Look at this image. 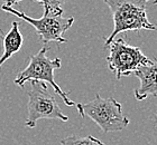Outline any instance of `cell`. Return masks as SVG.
Here are the masks:
<instances>
[{
	"label": "cell",
	"instance_id": "6da1fadb",
	"mask_svg": "<svg viewBox=\"0 0 157 145\" xmlns=\"http://www.w3.org/2000/svg\"><path fill=\"white\" fill-rule=\"evenodd\" d=\"M112 13L113 30L105 39V46L120 32L157 30V25L148 20L146 3L149 0H103Z\"/></svg>",
	"mask_w": 157,
	"mask_h": 145
},
{
	"label": "cell",
	"instance_id": "7a4b0ae2",
	"mask_svg": "<svg viewBox=\"0 0 157 145\" xmlns=\"http://www.w3.org/2000/svg\"><path fill=\"white\" fill-rule=\"evenodd\" d=\"M78 114L97 123L103 133L120 132L129 125V118L122 113L121 104L113 97L103 98L99 94L88 103L75 104Z\"/></svg>",
	"mask_w": 157,
	"mask_h": 145
},
{
	"label": "cell",
	"instance_id": "3957f363",
	"mask_svg": "<svg viewBox=\"0 0 157 145\" xmlns=\"http://www.w3.org/2000/svg\"><path fill=\"white\" fill-rule=\"evenodd\" d=\"M1 9L25 20L27 24L33 26L44 44L51 42H66L67 40L63 37V34L69 30L74 23L73 17H63V9L52 10L46 6H44V15L39 19L32 18L23 11L15 9L13 6H7L5 3L1 6Z\"/></svg>",
	"mask_w": 157,
	"mask_h": 145
},
{
	"label": "cell",
	"instance_id": "277c9868",
	"mask_svg": "<svg viewBox=\"0 0 157 145\" xmlns=\"http://www.w3.org/2000/svg\"><path fill=\"white\" fill-rule=\"evenodd\" d=\"M47 53V47H43L36 55H33L29 57V64L27 67L19 71L17 74L13 83L23 88L25 83L30 81H38L43 82L47 85H51L53 89L57 95H59L65 105L67 106H74L75 103L72 100H70L67 94L56 84L54 79V71L56 69H59L62 66V60L59 58H54L49 59L46 55Z\"/></svg>",
	"mask_w": 157,
	"mask_h": 145
},
{
	"label": "cell",
	"instance_id": "5b68a950",
	"mask_svg": "<svg viewBox=\"0 0 157 145\" xmlns=\"http://www.w3.org/2000/svg\"><path fill=\"white\" fill-rule=\"evenodd\" d=\"M27 115L25 125L34 129L39 119H57L67 122L69 117L64 115L55 97L49 94L47 84L38 81H30V90L28 92Z\"/></svg>",
	"mask_w": 157,
	"mask_h": 145
},
{
	"label": "cell",
	"instance_id": "8992f818",
	"mask_svg": "<svg viewBox=\"0 0 157 145\" xmlns=\"http://www.w3.org/2000/svg\"><path fill=\"white\" fill-rule=\"evenodd\" d=\"M108 46L109 56L107 57V63L117 79H120L122 76H130L140 66L153 63L143 54L139 47L128 45L124 38L112 40Z\"/></svg>",
	"mask_w": 157,
	"mask_h": 145
},
{
	"label": "cell",
	"instance_id": "52a82bcc",
	"mask_svg": "<svg viewBox=\"0 0 157 145\" xmlns=\"http://www.w3.org/2000/svg\"><path fill=\"white\" fill-rule=\"evenodd\" d=\"M132 76L140 81V86L134 90L137 100H144L157 95V61L144 65L132 73Z\"/></svg>",
	"mask_w": 157,
	"mask_h": 145
},
{
	"label": "cell",
	"instance_id": "ba28073f",
	"mask_svg": "<svg viewBox=\"0 0 157 145\" xmlns=\"http://www.w3.org/2000/svg\"><path fill=\"white\" fill-rule=\"evenodd\" d=\"M0 37L2 39L3 45V53L0 57V67H1L11 56L19 52L23 47L24 38L19 30V23L13 21L11 24L9 31L7 32L5 36L2 35V32L0 30Z\"/></svg>",
	"mask_w": 157,
	"mask_h": 145
},
{
	"label": "cell",
	"instance_id": "9c48e42d",
	"mask_svg": "<svg viewBox=\"0 0 157 145\" xmlns=\"http://www.w3.org/2000/svg\"><path fill=\"white\" fill-rule=\"evenodd\" d=\"M61 145H105L103 142H101L99 139L93 137L91 135H88L85 137L81 136H67L65 139L61 140Z\"/></svg>",
	"mask_w": 157,
	"mask_h": 145
},
{
	"label": "cell",
	"instance_id": "30bf717a",
	"mask_svg": "<svg viewBox=\"0 0 157 145\" xmlns=\"http://www.w3.org/2000/svg\"><path fill=\"white\" fill-rule=\"evenodd\" d=\"M66 0H46V2L43 5V6L48 7L49 9L52 10H59L63 9L62 6L65 3Z\"/></svg>",
	"mask_w": 157,
	"mask_h": 145
},
{
	"label": "cell",
	"instance_id": "8fae6325",
	"mask_svg": "<svg viewBox=\"0 0 157 145\" xmlns=\"http://www.w3.org/2000/svg\"><path fill=\"white\" fill-rule=\"evenodd\" d=\"M5 5H7V6H13V5H15V0H5Z\"/></svg>",
	"mask_w": 157,
	"mask_h": 145
},
{
	"label": "cell",
	"instance_id": "7c38bea8",
	"mask_svg": "<svg viewBox=\"0 0 157 145\" xmlns=\"http://www.w3.org/2000/svg\"><path fill=\"white\" fill-rule=\"evenodd\" d=\"M20 1H21V0H15V3H18V2H20ZM33 1H36V2H40V3H43V5H44V3L46 2V0H33Z\"/></svg>",
	"mask_w": 157,
	"mask_h": 145
},
{
	"label": "cell",
	"instance_id": "4fadbf2b",
	"mask_svg": "<svg viewBox=\"0 0 157 145\" xmlns=\"http://www.w3.org/2000/svg\"><path fill=\"white\" fill-rule=\"evenodd\" d=\"M151 5H153V6H155V5H157V0H154V1L151 2Z\"/></svg>",
	"mask_w": 157,
	"mask_h": 145
},
{
	"label": "cell",
	"instance_id": "5bb4252c",
	"mask_svg": "<svg viewBox=\"0 0 157 145\" xmlns=\"http://www.w3.org/2000/svg\"><path fill=\"white\" fill-rule=\"evenodd\" d=\"M156 129H157V113H156Z\"/></svg>",
	"mask_w": 157,
	"mask_h": 145
}]
</instances>
